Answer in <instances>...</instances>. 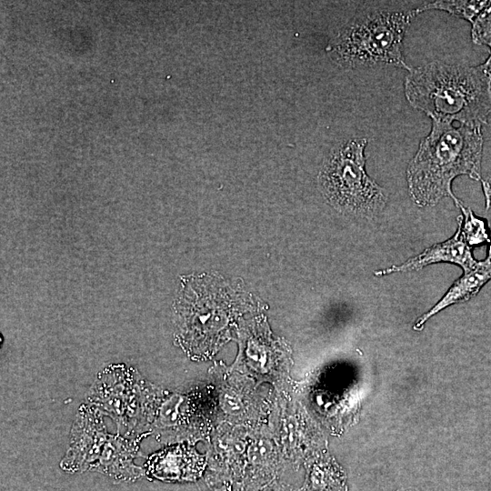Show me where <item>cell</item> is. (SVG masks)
Listing matches in <instances>:
<instances>
[{"label": "cell", "instance_id": "2", "mask_svg": "<svg viewBox=\"0 0 491 491\" xmlns=\"http://www.w3.org/2000/svg\"><path fill=\"white\" fill-rule=\"evenodd\" d=\"M408 103L432 120L481 125L491 113V85L483 64L476 66L433 61L405 78Z\"/></svg>", "mask_w": 491, "mask_h": 491}, {"label": "cell", "instance_id": "14", "mask_svg": "<svg viewBox=\"0 0 491 491\" xmlns=\"http://www.w3.org/2000/svg\"><path fill=\"white\" fill-rule=\"evenodd\" d=\"M262 491H284L280 486L275 485L274 486H271L269 488L264 489Z\"/></svg>", "mask_w": 491, "mask_h": 491}, {"label": "cell", "instance_id": "15", "mask_svg": "<svg viewBox=\"0 0 491 491\" xmlns=\"http://www.w3.org/2000/svg\"><path fill=\"white\" fill-rule=\"evenodd\" d=\"M487 259L491 260V243L489 245L488 253H487Z\"/></svg>", "mask_w": 491, "mask_h": 491}, {"label": "cell", "instance_id": "3", "mask_svg": "<svg viewBox=\"0 0 491 491\" xmlns=\"http://www.w3.org/2000/svg\"><path fill=\"white\" fill-rule=\"evenodd\" d=\"M420 13L416 8L358 14L329 41L326 51L344 68L381 64L410 71L404 56L403 42L412 20Z\"/></svg>", "mask_w": 491, "mask_h": 491}, {"label": "cell", "instance_id": "10", "mask_svg": "<svg viewBox=\"0 0 491 491\" xmlns=\"http://www.w3.org/2000/svg\"><path fill=\"white\" fill-rule=\"evenodd\" d=\"M462 215L457 217L462 235L466 243L472 247L481 246L489 241V231L486 221L476 216L469 207H465L463 203L457 206Z\"/></svg>", "mask_w": 491, "mask_h": 491}, {"label": "cell", "instance_id": "8", "mask_svg": "<svg viewBox=\"0 0 491 491\" xmlns=\"http://www.w3.org/2000/svg\"><path fill=\"white\" fill-rule=\"evenodd\" d=\"M446 262L459 266L464 272L474 268L476 261L472 254V247L465 240L458 223L455 235L446 241L436 244L419 255L398 266H392L375 272V276H382L396 272H410L421 269L428 265Z\"/></svg>", "mask_w": 491, "mask_h": 491}, {"label": "cell", "instance_id": "12", "mask_svg": "<svg viewBox=\"0 0 491 491\" xmlns=\"http://www.w3.org/2000/svg\"><path fill=\"white\" fill-rule=\"evenodd\" d=\"M481 183L486 196V208H488L491 203V182L483 180Z\"/></svg>", "mask_w": 491, "mask_h": 491}, {"label": "cell", "instance_id": "4", "mask_svg": "<svg viewBox=\"0 0 491 491\" xmlns=\"http://www.w3.org/2000/svg\"><path fill=\"white\" fill-rule=\"evenodd\" d=\"M140 441L109 434L101 411L95 406L82 405L60 466L71 474L96 470L116 482H134L145 475L144 467L134 462Z\"/></svg>", "mask_w": 491, "mask_h": 491}, {"label": "cell", "instance_id": "11", "mask_svg": "<svg viewBox=\"0 0 491 491\" xmlns=\"http://www.w3.org/2000/svg\"><path fill=\"white\" fill-rule=\"evenodd\" d=\"M471 38L476 45H487L491 49V1L471 22Z\"/></svg>", "mask_w": 491, "mask_h": 491}, {"label": "cell", "instance_id": "5", "mask_svg": "<svg viewBox=\"0 0 491 491\" xmlns=\"http://www.w3.org/2000/svg\"><path fill=\"white\" fill-rule=\"evenodd\" d=\"M366 138H354L335 146L318 174L320 190L336 209L371 217L386 206L387 196L366 171Z\"/></svg>", "mask_w": 491, "mask_h": 491}, {"label": "cell", "instance_id": "1", "mask_svg": "<svg viewBox=\"0 0 491 491\" xmlns=\"http://www.w3.org/2000/svg\"><path fill=\"white\" fill-rule=\"evenodd\" d=\"M481 125H458L432 120L430 133L424 137L406 167L408 193L419 207L434 206L444 197L456 205L462 202L453 194L452 182L467 175L482 182L483 155Z\"/></svg>", "mask_w": 491, "mask_h": 491}, {"label": "cell", "instance_id": "7", "mask_svg": "<svg viewBox=\"0 0 491 491\" xmlns=\"http://www.w3.org/2000/svg\"><path fill=\"white\" fill-rule=\"evenodd\" d=\"M205 468V456L185 444L171 446L152 454L144 466L145 475L149 479L168 483L195 481L202 476Z\"/></svg>", "mask_w": 491, "mask_h": 491}, {"label": "cell", "instance_id": "6", "mask_svg": "<svg viewBox=\"0 0 491 491\" xmlns=\"http://www.w3.org/2000/svg\"><path fill=\"white\" fill-rule=\"evenodd\" d=\"M155 393L139 374L125 365L110 366L99 374L90 388L88 402L108 414L125 437L143 439L155 411Z\"/></svg>", "mask_w": 491, "mask_h": 491}, {"label": "cell", "instance_id": "16", "mask_svg": "<svg viewBox=\"0 0 491 491\" xmlns=\"http://www.w3.org/2000/svg\"><path fill=\"white\" fill-rule=\"evenodd\" d=\"M214 491H229V490L221 488V489H215Z\"/></svg>", "mask_w": 491, "mask_h": 491}, {"label": "cell", "instance_id": "9", "mask_svg": "<svg viewBox=\"0 0 491 491\" xmlns=\"http://www.w3.org/2000/svg\"><path fill=\"white\" fill-rule=\"evenodd\" d=\"M491 279V260L478 261L474 268L459 277L445 296L430 309L421 316L414 326L415 330H421L425 323L446 307L469 300L476 296L481 288Z\"/></svg>", "mask_w": 491, "mask_h": 491}, {"label": "cell", "instance_id": "13", "mask_svg": "<svg viewBox=\"0 0 491 491\" xmlns=\"http://www.w3.org/2000/svg\"><path fill=\"white\" fill-rule=\"evenodd\" d=\"M487 75L490 77V85H491V54L486 59V61L483 64Z\"/></svg>", "mask_w": 491, "mask_h": 491}]
</instances>
